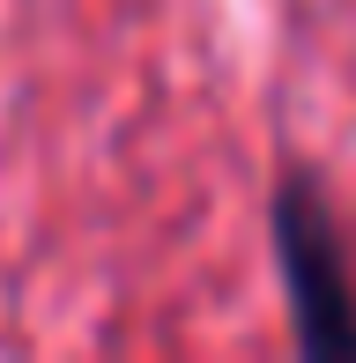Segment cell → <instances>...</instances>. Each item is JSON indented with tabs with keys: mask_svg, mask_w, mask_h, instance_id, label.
I'll use <instances>...</instances> for the list:
<instances>
[{
	"mask_svg": "<svg viewBox=\"0 0 356 363\" xmlns=\"http://www.w3.org/2000/svg\"><path fill=\"white\" fill-rule=\"evenodd\" d=\"M274 267H282L289 326L304 356H356V282H349V245L334 230L327 193L304 171L274 186Z\"/></svg>",
	"mask_w": 356,
	"mask_h": 363,
	"instance_id": "cell-1",
	"label": "cell"
}]
</instances>
